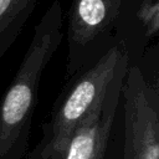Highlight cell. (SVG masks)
Returning a JSON list of instances; mask_svg holds the SVG:
<instances>
[{
  "instance_id": "1",
  "label": "cell",
  "mask_w": 159,
  "mask_h": 159,
  "mask_svg": "<svg viewBox=\"0 0 159 159\" xmlns=\"http://www.w3.org/2000/svg\"><path fill=\"white\" fill-rule=\"evenodd\" d=\"M63 39V10L53 0L35 25L20 66L0 99V159H25L42 73Z\"/></svg>"
},
{
  "instance_id": "2",
  "label": "cell",
  "mask_w": 159,
  "mask_h": 159,
  "mask_svg": "<svg viewBox=\"0 0 159 159\" xmlns=\"http://www.w3.org/2000/svg\"><path fill=\"white\" fill-rule=\"evenodd\" d=\"M127 63L128 50L118 41L94 63L71 77L42 124L41 139L25 159H63L72 134L104 101L116 75Z\"/></svg>"
},
{
  "instance_id": "3",
  "label": "cell",
  "mask_w": 159,
  "mask_h": 159,
  "mask_svg": "<svg viewBox=\"0 0 159 159\" xmlns=\"http://www.w3.org/2000/svg\"><path fill=\"white\" fill-rule=\"evenodd\" d=\"M125 0H72L67 15L66 76L94 63L118 40Z\"/></svg>"
},
{
  "instance_id": "4",
  "label": "cell",
  "mask_w": 159,
  "mask_h": 159,
  "mask_svg": "<svg viewBox=\"0 0 159 159\" xmlns=\"http://www.w3.org/2000/svg\"><path fill=\"white\" fill-rule=\"evenodd\" d=\"M123 159H159V93L142 70L128 66L122 84Z\"/></svg>"
},
{
  "instance_id": "5",
  "label": "cell",
  "mask_w": 159,
  "mask_h": 159,
  "mask_svg": "<svg viewBox=\"0 0 159 159\" xmlns=\"http://www.w3.org/2000/svg\"><path fill=\"white\" fill-rule=\"evenodd\" d=\"M39 0H0V35L14 22L30 17Z\"/></svg>"
},
{
  "instance_id": "6",
  "label": "cell",
  "mask_w": 159,
  "mask_h": 159,
  "mask_svg": "<svg viewBox=\"0 0 159 159\" xmlns=\"http://www.w3.org/2000/svg\"><path fill=\"white\" fill-rule=\"evenodd\" d=\"M140 29L147 37H155L159 31V2L158 0H142L135 9Z\"/></svg>"
},
{
  "instance_id": "7",
  "label": "cell",
  "mask_w": 159,
  "mask_h": 159,
  "mask_svg": "<svg viewBox=\"0 0 159 159\" xmlns=\"http://www.w3.org/2000/svg\"><path fill=\"white\" fill-rule=\"evenodd\" d=\"M30 17H22L20 20H17L16 22H14L5 32H2L0 35V60L1 57L5 55V52L12 46L14 41L16 40V37L19 36V34L21 32L22 27L25 26L26 21Z\"/></svg>"
},
{
  "instance_id": "8",
  "label": "cell",
  "mask_w": 159,
  "mask_h": 159,
  "mask_svg": "<svg viewBox=\"0 0 159 159\" xmlns=\"http://www.w3.org/2000/svg\"><path fill=\"white\" fill-rule=\"evenodd\" d=\"M106 148H107V147H106ZM106 148L99 149V150L96 153V155L93 157V159H103V157H104V152H106Z\"/></svg>"
}]
</instances>
